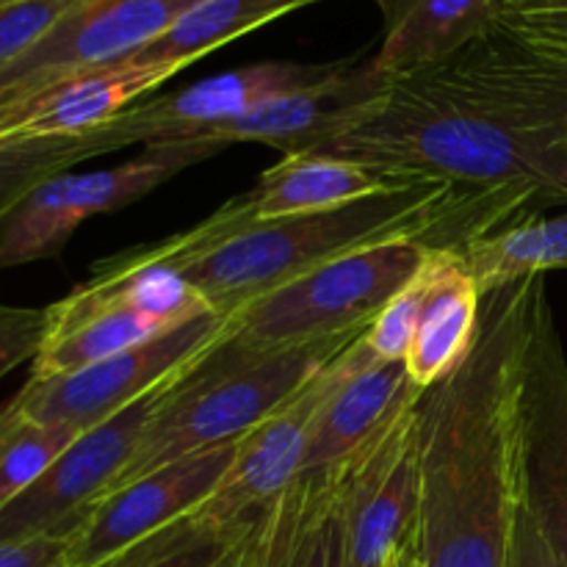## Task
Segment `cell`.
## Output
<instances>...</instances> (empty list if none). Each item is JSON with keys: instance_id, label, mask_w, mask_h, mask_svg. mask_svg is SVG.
<instances>
[{"instance_id": "obj_4", "label": "cell", "mask_w": 567, "mask_h": 567, "mask_svg": "<svg viewBox=\"0 0 567 567\" xmlns=\"http://www.w3.org/2000/svg\"><path fill=\"white\" fill-rule=\"evenodd\" d=\"M365 330L277 349L241 347L221 338L161 393L136 452L114 487L181 457L238 443L321 369L341 358Z\"/></svg>"}, {"instance_id": "obj_17", "label": "cell", "mask_w": 567, "mask_h": 567, "mask_svg": "<svg viewBox=\"0 0 567 567\" xmlns=\"http://www.w3.org/2000/svg\"><path fill=\"white\" fill-rule=\"evenodd\" d=\"M365 336V332H363ZM419 388L404 363L377 360L363 338L343 352L338 377L310 432L305 471H327L352 460Z\"/></svg>"}, {"instance_id": "obj_31", "label": "cell", "mask_w": 567, "mask_h": 567, "mask_svg": "<svg viewBox=\"0 0 567 567\" xmlns=\"http://www.w3.org/2000/svg\"><path fill=\"white\" fill-rule=\"evenodd\" d=\"M81 0H25L0 9V72L25 55Z\"/></svg>"}, {"instance_id": "obj_33", "label": "cell", "mask_w": 567, "mask_h": 567, "mask_svg": "<svg viewBox=\"0 0 567 567\" xmlns=\"http://www.w3.org/2000/svg\"><path fill=\"white\" fill-rule=\"evenodd\" d=\"M507 567H563L557 551L551 548L548 537L543 535L540 524H537V518L526 504H520L518 520H515Z\"/></svg>"}, {"instance_id": "obj_16", "label": "cell", "mask_w": 567, "mask_h": 567, "mask_svg": "<svg viewBox=\"0 0 567 567\" xmlns=\"http://www.w3.org/2000/svg\"><path fill=\"white\" fill-rule=\"evenodd\" d=\"M177 72L136 59L72 72L0 103V142L89 136Z\"/></svg>"}, {"instance_id": "obj_22", "label": "cell", "mask_w": 567, "mask_h": 567, "mask_svg": "<svg viewBox=\"0 0 567 567\" xmlns=\"http://www.w3.org/2000/svg\"><path fill=\"white\" fill-rule=\"evenodd\" d=\"M382 11L380 75L402 78L460 53L498 28V0H374Z\"/></svg>"}, {"instance_id": "obj_27", "label": "cell", "mask_w": 567, "mask_h": 567, "mask_svg": "<svg viewBox=\"0 0 567 567\" xmlns=\"http://www.w3.org/2000/svg\"><path fill=\"white\" fill-rule=\"evenodd\" d=\"M83 432L75 426L37 424L0 404V513L20 498Z\"/></svg>"}, {"instance_id": "obj_12", "label": "cell", "mask_w": 567, "mask_h": 567, "mask_svg": "<svg viewBox=\"0 0 567 567\" xmlns=\"http://www.w3.org/2000/svg\"><path fill=\"white\" fill-rule=\"evenodd\" d=\"M236 457V443L181 457L105 493L66 543V567H94L203 507Z\"/></svg>"}, {"instance_id": "obj_29", "label": "cell", "mask_w": 567, "mask_h": 567, "mask_svg": "<svg viewBox=\"0 0 567 567\" xmlns=\"http://www.w3.org/2000/svg\"><path fill=\"white\" fill-rule=\"evenodd\" d=\"M426 293V271L424 260H421L419 271L410 277L404 288H399L380 313L371 319L369 330H365L363 343L377 360H388V363H404L413 343L415 324H419L421 305H424Z\"/></svg>"}, {"instance_id": "obj_19", "label": "cell", "mask_w": 567, "mask_h": 567, "mask_svg": "<svg viewBox=\"0 0 567 567\" xmlns=\"http://www.w3.org/2000/svg\"><path fill=\"white\" fill-rule=\"evenodd\" d=\"M424 271V305L404 358L410 382L419 391L437 385L465 363L480 336L485 302L457 249L426 247Z\"/></svg>"}, {"instance_id": "obj_13", "label": "cell", "mask_w": 567, "mask_h": 567, "mask_svg": "<svg viewBox=\"0 0 567 567\" xmlns=\"http://www.w3.org/2000/svg\"><path fill=\"white\" fill-rule=\"evenodd\" d=\"M524 504L567 567V358L548 297L526 352Z\"/></svg>"}, {"instance_id": "obj_32", "label": "cell", "mask_w": 567, "mask_h": 567, "mask_svg": "<svg viewBox=\"0 0 567 567\" xmlns=\"http://www.w3.org/2000/svg\"><path fill=\"white\" fill-rule=\"evenodd\" d=\"M48 308L0 302V380L22 363H33L48 336Z\"/></svg>"}, {"instance_id": "obj_35", "label": "cell", "mask_w": 567, "mask_h": 567, "mask_svg": "<svg viewBox=\"0 0 567 567\" xmlns=\"http://www.w3.org/2000/svg\"><path fill=\"white\" fill-rule=\"evenodd\" d=\"M415 529H419V526H415ZM385 567H421L419 532H413V535H410L408 540H404L402 546L391 554V559H388Z\"/></svg>"}, {"instance_id": "obj_8", "label": "cell", "mask_w": 567, "mask_h": 567, "mask_svg": "<svg viewBox=\"0 0 567 567\" xmlns=\"http://www.w3.org/2000/svg\"><path fill=\"white\" fill-rule=\"evenodd\" d=\"M421 391L343 463L347 567H385L419 526Z\"/></svg>"}, {"instance_id": "obj_36", "label": "cell", "mask_w": 567, "mask_h": 567, "mask_svg": "<svg viewBox=\"0 0 567 567\" xmlns=\"http://www.w3.org/2000/svg\"><path fill=\"white\" fill-rule=\"evenodd\" d=\"M14 3H25V0H0V9H6V6H14Z\"/></svg>"}, {"instance_id": "obj_11", "label": "cell", "mask_w": 567, "mask_h": 567, "mask_svg": "<svg viewBox=\"0 0 567 567\" xmlns=\"http://www.w3.org/2000/svg\"><path fill=\"white\" fill-rule=\"evenodd\" d=\"M199 0H81L25 55L0 72V103L50 81L116 64L164 37Z\"/></svg>"}, {"instance_id": "obj_26", "label": "cell", "mask_w": 567, "mask_h": 567, "mask_svg": "<svg viewBox=\"0 0 567 567\" xmlns=\"http://www.w3.org/2000/svg\"><path fill=\"white\" fill-rule=\"evenodd\" d=\"M313 3L321 0H199L164 37L131 59L142 64L175 66L183 72L214 50Z\"/></svg>"}, {"instance_id": "obj_14", "label": "cell", "mask_w": 567, "mask_h": 567, "mask_svg": "<svg viewBox=\"0 0 567 567\" xmlns=\"http://www.w3.org/2000/svg\"><path fill=\"white\" fill-rule=\"evenodd\" d=\"M341 358L321 369L302 391L236 443L230 471L203 504L205 513L221 520H255L302 476L310 432L327 393L336 385Z\"/></svg>"}, {"instance_id": "obj_23", "label": "cell", "mask_w": 567, "mask_h": 567, "mask_svg": "<svg viewBox=\"0 0 567 567\" xmlns=\"http://www.w3.org/2000/svg\"><path fill=\"white\" fill-rule=\"evenodd\" d=\"M460 255L482 297L567 269V210L559 216L532 214L482 233L471 238Z\"/></svg>"}, {"instance_id": "obj_30", "label": "cell", "mask_w": 567, "mask_h": 567, "mask_svg": "<svg viewBox=\"0 0 567 567\" xmlns=\"http://www.w3.org/2000/svg\"><path fill=\"white\" fill-rule=\"evenodd\" d=\"M498 28L567 64V0H498Z\"/></svg>"}, {"instance_id": "obj_6", "label": "cell", "mask_w": 567, "mask_h": 567, "mask_svg": "<svg viewBox=\"0 0 567 567\" xmlns=\"http://www.w3.org/2000/svg\"><path fill=\"white\" fill-rule=\"evenodd\" d=\"M203 136L144 144L136 158L86 175H55L28 194L0 225V271L61 258L72 233L86 219L114 214L147 197L188 166L219 155Z\"/></svg>"}, {"instance_id": "obj_18", "label": "cell", "mask_w": 567, "mask_h": 567, "mask_svg": "<svg viewBox=\"0 0 567 567\" xmlns=\"http://www.w3.org/2000/svg\"><path fill=\"white\" fill-rule=\"evenodd\" d=\"M255 567H347L343 465L308 471L264 509Z\"/></svg>"}, {"instance_id": "obj_20", "label": "cell", "mask_w": 567, "mask_h": 567, "mask_svg": "<svg viewBox=\"0 0 567 567\" xmlns=\"http://www.w3.org/2000/svg\"><path fill=\"white\" fill-rule=\"evenodd\" d=\"M48 336L33 358L31 377L70 374L172 332L89 280L48 305Z\"/></svg>"}, {"instance_id": "obj_28", "label": "cell", "mask_w": 567, "mask_h": 567, "mask_svg": "<svg viewBox=\"0 0 567 567\" xmlns=\"http://www.w3.org/2000/svg\"><path fill=\"white\" fill-rule=\"evenodd\" d=\"M97 155L89 136L0 142V225L42 183Z\"/></svg>"}, {"instance_id": "obj_25", "label": "cell", "mask_w": 567, "mask_h": 567, "mask_svg": "<svg viewBox=\"0 0 567 567\" xmlns=\"http://www.w3.org/2000/svg\"><path fill=\"white\" fill-rule=\"evenodd\" d=\"M255 529L199 507L94 567H255Z\"/></svg>"}, {"instance_id": "obj_3", "label": "cell", "mask_w": 567, "mask_h": 567, "mask_svg": "<svg viewBox=\"0 0 567 567\" xmlns=\"http://www.w3.org/2000/svg\"><path fill=\"white\" fill-rule=\"evenodd\" d=\"M502 225L507 219L493 205L446 183H419L336 210L255 225L238 194L197 227L166 238V249L210 313L227 319L343 255L393 241L460 252L471 238Z\"/></svg>"}, {"instance_id": "obj_15", "label": "cell", "mask_w": 567, "mask_h": 567, "mask_svg": "<svg viewBox=\"0 0 567 567\" xmlns=\"http://www.w3.org/2000/svg\"><path fill=\"white\" fill-rule=\"evenodd\" d=\"M391 78L380 75L369 61L347 59L336 75L316 86L280 94L238 120L199 133L219 147L238 142H258L280 150L282 155L310 153L358 125L371 105L385 94Z\"/></svg>"}, {"instance_id": "obj_21", "label": "cell", "mask_w": 567, "mask_h": 567, "mask_svg": "<svg viewBox=\"0 0 567 567\" xmlns=\"http://www.w3.org/2000/svg\"><path fill=\"white\" fill-rule=\"evenodd\" d=\"M404 188H410V183L396 181L363 161L310 150L282 155L275 166L260 172L258 183L244 194V199L252 221H277L288 216L336 210Z\"/></svg>"}, {"instance_id": "obj_2", "label": "cell", "mask_w": 567, "mask_h": 567, "mask_svg": "<svg viewBox=\"0 0 567 567\" xmlns=\"http://www.w3.org/2000/svg\"><path fill=\"white\" fill-rule=\"evenodd\" d=\"M546 280L487 293L465 363L421 391V567H507L524 504V377Z\"/></svg>"}, {"instance_id": "obj_9", "label": "cell", "mask_w": 567, "mask_h": 567, "mask_svg": "<svg viewBox=\"0 0 567 567\" xmlns=\"http://www.w3.org/2000/svg\"><path fill=\"white\" fill-rule=\"evenodd\" d=\"M343 61L330 64H302V61H260L238 66L221 75L203 78L177 92L142 100L120 116L89 133L100 155L116 153L131 144L192 138L216 125L238 120L260 103L297 89L316 86L341 70Z\"/></svg>"}, {"instance_id": "obj_10", "label": "cell", "mask_w": 567, "mask_h": 567, "mask_svg": "<svg viewBox=\"0 0 567 567\" xmlns=\"http://www.w3.org/2000/svg\"><path fill=\"white\" fill-rule=\"evenodd\" d=\"M169 385L147 393L114 419L83 432L20 498L0 513V543L70 537L89 509L116 485L127 460L136 452L138 437L161 393Z\"/></svg>"}, {"instance_id": "obj_7", "label": "cell", "mask_w": 567, "mask_h": 567, "mask_svg": "<svg viewBox=\"0 0 567 567\" xmlns=\"http://www.w3.org/2000/svg\"><path fill=\"white\" fill-rule=\"evenodd\" d=\"M221 338L225 319L214 313L203 316L144 347L86 369L55 377H28L25 385L3 402V408L37 424L75 426L86 432L114 419L147 393L175 382Z\"/></svg>"}, {"instance_id": "obj_5", "label": "cell", "mask_w": 567, "mask_h": 567, "mask_svg": "<svg viewBox=\"0 0 567 567\" xmlns=\"http://www.w3.org/2000/svg\"><path fill=\"white\" fill-rule=\"evenodd\" d=\"M424 252L415 241H393L316 266L227 316L225 341L277 349L365 330L419 271Z\"/></svg>"}, {"instance_id": "obj_34", "label": "cell", "mask_w": 567, "mask_h": 567, "mask_svg": "<svg viewBox=\"0 0 567 567\" xmlns=\"http://www.w3.org/2000/svg\"><path fill=\"white\" fill-rule=\"evenodd\" d=\"M70 537H28L0 543V567H66Z\"/></svg>"}, {"instance_id": "obj_24", "label": "cell", "mask_w": 567, "mask_h": 567, "mask_svg": "<svg viewBox=\"0 0 567 567\" xmlns=\"http://www.w3.org/2000/svg\"><path fill=\"white\" fill-rule=\"evenodd\" d=\"M89 282L155 319L166 330L210 316L208 305L172 260L166 241L125 249L114 258L100 260Z\"/></svg>"}, {"instance_id": "obj_1", "label": "cell", "mask_w": 567, "mask_h": 567, "mask_svg": "<svg viewBox=\"0 0 567 567\" xmlns=\"http://www.w3.org/2000/svg\"><path fill=\"white\" fill-rule=\"evenodd\" d=\"M402 183H446L509 221L567 208V64L496 28L391 78L369 114L319 147Z\"/></svg>"}]
</instances>
